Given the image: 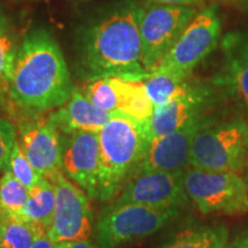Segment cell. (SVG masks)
<instances>
[{
  "label": "cell",
  "instance_id": "cell-1",
  "mask_svg": "<svg viewBox=\"0 0 248 248\" xmlns=\"http://www.w3.org/2000/svg\"><path fill=\"white\" fill-rule=\"evenodd\" d=\"M144 12L137 0H123L90 17L76 33L78 75L86 80L146 78L140 38Z\"/></svg>",
  "mask_w": 248,
  "mask_h": 248
},
{
  "label": "cell",
  "instance_id": "cell-2",
  "mask_svg": "<svg viewBox=\"0 0 248 248\" xmlns=\"http://www.w3.org/2000/svg\"><path fill=\"white\" fill-rule=\"evenodd\" d=\"M74 91L66 59L46 29L28 32L17 49L8 98L26 113L57 109Z\"/></svg>",
  "mask_w": 248,
  "mask_h": 248
},
{
  "label": "cell",
  "instance_id": "cell-3",
  "mask_svg": "<svg viewBox=\"0 0 248 248\" xmlns=\"http://www.w3.org/2000/svg\"><path fill=\"white\" fill-rule=\"evenodd\" d=\"M100 166L97 199L109 201L120 194L144 157L150 141V123L123 111H114L99 131Z\"/></svg>",
  "mask_w": 248,
  "mask_h": 248
},
{
  "label": "cell",
  "instance_id": "cell-4",
  "mask_svg": "<svg viewBox=\"0 0 248 248\" xmlns=\"http://www.w3.org/2000/svg\"><path fill=\"white\" fill-rule=\"evenodd\" d=\"M248 159V123L241 117L206 121L195 133L190 166L208 171H243Z\"/></svg>",
  "mask_w": 248,
  "mask_h": 248
},
{
  "label": "cell",
  "instance_id": "cell-5",
  "mask_svg": "<svg viewBox=\"0 0 248 248\" xmlns=\"http://www.w3.org/2000/svg\"><path fill=\"white\" fill-rule=\"evenodd\" d=\"M179 209L113 202L102 209L95 225L98 245L101 248H120L146 238L173 221Z\"/></svg>",
  "mask_w": 248,
  "mask_h": 248
},
{
  "label": "cell",
  "instance_id": "cell-6",
  "mask_svg": "<svg viewBox=\"0 0 248 248\" xmlns=\"http://www.w3.org/2000/svg\"><path fill=\"white\" fill-rule=\"evenodd\" d=\"M221 31V17L215 6L204 8L192 18L175 44L150 73L187 78L194 68L216 48Z\"/></svg>",
  "mask_w": 248,
  "mask_h": 248
},
{
  "label": "cell",
  "instance_id": "cell-7",
  "mask_svg": "<svg viewBox=\"0 0 248 248\" xmlns=\"http://www.w3.org/2000/svg\"><path fill=\"white\" fill-rule=\"evenodd\" d=\"M187 197L202 214L238 215L248 212V185L233 171H208L191 167L184 173Z\"/></svg>",
  "mask_w": 248,
  "mask_h": 248
},
{
  "label": "cell",
  "instance_id": "cell-8",
  "mask_svg": "<svg viewBox=\"0 0 248 248\" xmlns=\"http://www.w3.org/2000/svg\"><path fill=\"white\" fill-rule=\"evenodd\" d=\"M198 12L191 6L154 5L140 21L142 63L150 73L171 48Z\"/></svg>",
  "mask_w": 248,
  "mask_h": 248
},
{
  "label": "cell",
  "instance_id": "cell-9",
  "mask_svg": "<svg viewBox=\"0 0 248 248\" xmlns=\"http://www.w3.org/2000/svg\"><path fill=\"white\" fill-rule=\"evenodd\" d=\"M55 190V209L48 238L54 244L90 239L94 226V217L89 199L71 183L63 172L49 179Z\"/></svg>",
  "mask_w": 248,
  "mask_h": 248
},
{
  "label": "cell",
  "instance_id": "cell-10",
  "mask_svg": "<svg viewBox=\"0 0 248 248\" xmlns=\"http://www.w3.org/2000/svg\"><path fill=\"white\" fill-rule=\"evenodd\" d=\"M184 170L139 172L124 185L115 203H137L153 208H181L186 201Z\"/></svg>",
  "mask_w": 248,
  "mask_h": 248
},
{
  "label": "cell",
  "instance_id": "cell-11",
  "mask_svg": "<svg viewBox=\"0 0 248 248\" xmlns=\"http://www.w3.org/2000/svg\"><path fill=\"white\" fill-rule=\"evenodd\" d=\"M21 147L40 176L51 179L62 172V137L48 116H33L18 121Z\"/></svg>",
  "mask_w": 248,
  "mask_h": 248
},
{
  "label": "cell",
  "instance_id": "cell-12",
  "mask_svg": "<svg viewBox=\"0 0 248 248\" xmlns=\"http://www.w3.org/2000/svg\"><path fill=\"white\" fill-rule=\"evenodd\" d=\"M99 166V132L75 131L62 138V172L95 199Z\"/></svg>",
  "mask_w": 248,
  "mask_h": 248
},
{
  "label": "cell",
  "instance_id": "cell-13",
  "mask_svg": "<svg viewBox=\"0 0 248 248\" xmlns=\"http://www.w3.org/2000/svg\"><path fill=\"white\" fill-rule=\"evenodd\" d=\"M207 120L203 116L198 117L175 131L151 138L144 157L135 173L155 170H185L186 167L190 166V153L195 133Z\"/></svg>",
  "mask_w": 248,
  "mask_h": 248
},
{
  "label": "cell",
  "instance_id": "cell-14",
  "mask_svg": "<svg viewBox=\"0 0 248 248\" xmlns=\"http://www.w3.org/2000/svg\"><path fill=\"white\" fill-rule=\"evenodd\" d=\"M222 51L223 63L214 82L248 113V32L225 35Z\"/></svg>",
  "mask_w": 248,
  "mask_h": 248
},
{
  "label": "cell",
  "instance_id": "cell-15",
  "mask_svg": "<svg viewBox=\"0 0 248 248\" xmlns=\"http://www.w3.org/2000/svg\"><path fill=\"white\" fill-rule=\"evenodd\" d=\"M210 94L208 86L193 84L185 94L155 106L150 121V139L175 131L202 116L210 102Z\"/></svg>",
  "mask_w": 248,
  "mask_h": 248
},
{
  "label": "cell",
  "instance_id": "cell-16",
  "mask_svg": "<svg viewBox=\"0 0 248 248\" xmlns=\"http://www.w3.org/2000/svg\"><path fill=\"white\" fill-rule=\"evenodd\" d=\"M114 113L99 109L86 98L82 90L74 88L70 98L53 109L48 120L63 135L75 131L99 132Z\"/></svg>",
  "mask_w": 248,
  "mask_h": 248
},
{
  "label": "cell",
  "instance_id": "cell-17",
  "mask_svg": "<svg viewBox=\"0 0 248 248\" xmlns=\"http://www.w3.org/2000/svg\"><path fill=\"white\" fill-rule=\"evenodd\" d=\"M119 97V111L128 114L140 122L150 123L154 104L145 88L144 79L109 77Z\"/></svg>",
  "mask_w": 248,
  "mask_h": 248
},
{
  "label": "cell",
  "instance_id": "cell-18",
  "mask_svg": "<svg viewBox=\"0 0 248 248\" xmlns=\"http://www.w3.org/2000/svg\"><path fill=\"white\" fill-rule=\"evenodd\" d=\"M55 209V190L53 183L43 176L35 187L29 191V199L18 216L27 221L43 225L48 230Z\"/></svg>",
  "mask_w": 248,
  "mask_h": 248
},
{
  "label": "cell",
  "instance_id": "cell-19",
  "mask_svg": "<svg viewBox=\"0 0 248 248\" xmlns=\"http://www.w3.org/2000/svg\"><path fill=\"white\" fill-rule=\"evenodd\" d=\"M228 240L225 226H199L179 232L160 248H226Z\"/></svg>",
  "mask_w": 248,
  "mask_h": 248
},
{
  "label": "cell",
  "instance_id": "cell-20",
  "mask_svg": "<svg viewBox=\"0 0 248 248\" xmlns=\"http://www.w3.org/2000/svg\"><path fill=\"white\" fill-rule=\"evenodd\" d=\"M5 214L1 248H32L40 232L46 229L18 215Z\"/></svg>",
  "mask_w": 248,
  "mask_h": 248
},
{
  "label": "cell",
  "instance_id": "cell-21",
  "mask_svg": "<svg viewBox=\"0 0 248 248\" xmlns=\"http://www.w3.org/2000/svg\"><path fill=\"white\" fill-rule=\"evenodd\" d=\"M144 83L154 107L185 94L193 85L187 78H181L163 73H150L144 79Z\"/></svg>",
  "mask_w": 248,
  "mask_h": 248
},
{
  "label": "cell",
  "instance_id": "cell-22",
  "mask_svg": "<svg viewBox=\"0 0 248 248\" xmlns=\"http://www.w3.org/2000/svg\"><path fill=\"white\" fill-rule=\"evenodd\" d=\"M29 199V190L15 177L11 170L2 172L0 179V210L17 215Z\"/></svg>",
  "mask_w": 248,
  "mask_h": 248
},
{
  "label": "cell",
  "instance_id": "cell-23",
  "mask_svg": "<svg viewBox=\"0 0 248 248\" xmlns=\"http://www.w3.org/2000/svg\"><path fill=\"white\" fill-rule=\"evenodd\" d=\"M82 91L99 109L110 113L119 110V97L109 77L89 80Z\"/></svg>",
  "mask_w": 248,
  "mask_h": 248
},
{
  "label": "cell",
  "instance_id": "cell-24",
  "mask_svg": "<svg viewBox=\"0 0 248 248\" xmlns=\"http://www.w3.org/2000/svg\"><path fill=\"white\" fill-rule=\"evenodd\" d=\"M8 169L29 191L32 190L38 184L40 178L43 177L33 168V166L27 157L18 140L15 141L13 152H12L11 159H9Z\"/></svg>",
  "mask_w": 248,
  "mask_h": 248
},
{
  "label": "cell",
  "instance_id": "cell-25",
  "mask_svg": "<svg viewBox=\"0 0 248 248\" xmlns=\"http://www.w3.org/2000/svg\"><path fill=\"white\" fill-rule=\"evenodd\" d=\"M18 46L11 32L0 35V90L8 95Z\"/></svg>",
  "mask_w": 248,
  "mask_h": 248
},
{
  "label": "cell",
  "instance_id": "cell-26",
  "mask_svg": "<svg viewBox=\"0 0 248 248\" xmlns=\"http://www.w3.org/2000/svg\"><path fill=\"white\" fill-rule=\"evenodd\" d=\"M16 140L13 124L0 116V172L8 169L9 159Z\"/></svg>",
  "mask_w": 248,
  "mask_h": 248
},
{
  "label": "cell",
  "instance_id": "cell-27",
  "mask_svg": "<svg viewBox=\"0 0 248 248\" xmlns=\"http://www.w3.org/2000/svg\"><path fill=\"white\" fill-rule=\"evenodd\" d=\"M55 248H101L99 245L93 244L90 239L76 240V241H66V243L55 244Z\"/></svg>",
  "mask_w": 248,
  "mask_h": 248
},
{
  "label": "cell",
  "instance_id": "cell-28",
  "mask_svg": "<svg viewBox=\"0 0 248 248\" xmlns=\"http://www.w3.org/2000/svg\"><path fill=\"white\" fill-rule=\"evenodd\" d=\"M32 248H55V244L48 238L47 231L40 232Z\"/></svg>",
  "mask_w": 248,
  "mask_h": 248
},
{
  "label": "cell",
  "instance_id": "cell-29",
  "mask_svg": "<svg viewBox=\"0 0 248 248\" xmlns=\"http://www.w3.org/2000/svg\"><path fill=\"white\" fill-rule=\"evenodd\" d=\"M153 1L157 2V4L162 5H184V6H191L195 4V2L200 1V0H153Z\"/></svg>",
  "mask_w": 248,
  "mask_h": 248
},
{
  "label": "cell",
  "instance_id": "cell-30",
  "mask_svg": "<svg viewBox=\"0 0 248 248\" xmlns=\"http://www.w3.org/2000/svg\"><path fill=\"white\" fill-rule=\"evenodd\" d=\"M226 248H248V232L234 239Z\"/></svg>",
  "mask_w": 248,
  "mask_h": 248
},
{
  "label": "cell",
  "instance_id": "cell-31",
  "mask_svg": "<svg viewBox=\"0 0 248 248\" xmlns=\"http://www.w3.org/2000/svg\"><path fill=\"white\" fill-rule=\"evenodd\" d=\"M6 32H9V22L6 14L0 8V35H4Z\"/></svg>",
  "mask_w": 248,
  "mask_h": 248
},
{
  "label": "cell",
  "instance_id": "cell-32",
  "mask_svg": "<svg viewBox=\"0 0 248 248\" xmlns=\"http://www.w3.org/2000/svg\"><path fill=\"white\" fill-rule=\"evenodd\" d=\"M4 221H5V214L0 210V248H1L2 241V231H4Z\"/></svg>",
  "mask_w": 248,
  "mask_h": 248
},
{
  "label": "cell",
  "instance_id": "cell-33",
  "mask_svg": "<svg viewBox=\"0 0 248 248\" xmlns=\"http://www.w3.org/2000/svg\"><path fill=\"white\" fill-rule=\"evenodd\" d=\"M6 105V93H4L0 90V106Z\"/></svg>",
  "mask_w": 248,
  "mask_h": 248
},
{
  "label": "cell",
  "instance_id": "cell-34",
  "mask_svg": "<svg viewBox=\"0 0 248 248\" xmlns=\"http://www.w3.org/2000/svg\"><path fill=\"white\" fill-rule=\"evenodd\" d=\"M232 1H239V2H248V0H232Z\"/></svg>",
  "mask_w": 248,
  "mask_h": 248
},
{
  "label": "cell",
  "instance_id": "cell-35",
  "mask_svg": "<svg viewBox=\"0 0 248 248\" xmlns=\"http://www.w3.org/2000/svg\"><path fill=\"white\" fill-rule=\"evenodd\" d=\"M247 185H248V184H247Z\"/></svg>",
  "mask_w": 248,
  "mask_h": 248
}]
</instances>
